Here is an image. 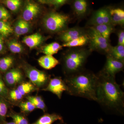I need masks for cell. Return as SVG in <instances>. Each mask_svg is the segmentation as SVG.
I'll list each match as a JSON object with an SVG mask.
<instances>
[{"instance_id":"cell-1","label":"cell","mask_w":124,"mask_h":124,"mask_svg":"<svg viewBox=\"0 0 124 124\" xmlns=\"http://www.w3.org/2000/svg\"><path fill=\"white\" fill-rule=\"evenodd\" d=\"M97 88V101L108 109L122 112L124 108V93L115 78L99 72Z\"/></svg>"},{"instance_id":"cell-2","label":"cell","mask_w":124,"mask_h":124,"mask_svg":"<svg viewBox=\"0 0 124 124\" xmlns=\"http://www.w3.org/2000/svg\"><path fill=\"white\" fill-rule=\"evenodd\" d=\"M98 80L97 75L84 69L66 77L64 81L66 85V92L70 95L96 101Z\"/></svg>"},{"instance_id":"cell-3","label":"cell","mask_w":124,"mask_h":124,"mask_svg":"<svg viewBox=\"0 0 124 124\" xmlns=\"http://www.w3.org/2000/svg\"><path fill=\"white\" fill-rule=\"evenodd\" d=\"M92 51L83 48H70L62 57L63 72L66 77L71 76L83 70L87 59Z\"/></svg>"},{"instance_id":"cell-4","label":"cell","mask_w":124,"mask_h":124,"mask_svg":"<svg viewBox=\"0 0 124 124\" xmlns=\"http://www.w3.org/2000/svg\"><path fill=\"white\" fill-rule=\"evenodd\" d=\"M70 21L68 15L51 12L43 18L42 23L46 31L51 33L60 32L68 28Z\"/></svg>"},{"instance_id":"cell-5","label":"cell","mask_w":124,"mask_h":124,"mask_svg":"<svg viewBox=\"0 0 124 124\" xmlns=\"http://www.w3.org/2000/svg\"><path fill=\"white\" fill-rule=\"evenodd\" d=\"M89 38V49L93 52H98L106 54L111 46L109 40L104 38L93 27H89L87 30Z\"/></svg>"},{"instance_id":"cell-6","label":"cell","mask_w":124,"mask_h":124,"mask_svg":"<svg viewBox=\"0 0 124 124\" xmlns=\"http://www.w3.org/2000/svg\"><path fill=\"white\" fill-rule=\"evenodd\" d=\"M27 77L35 86L41 87L48 82V76L45 72L33 67H27L25 69Z\"/></svg>"},{"instance_id":"cell-7","label":"cell","mask_w":124,"mask_h":124,"mask_svg":"<svg viewBox=\"0 0 124 124\" xmlns=\"http://www.w3.org/2000/svg\"><path fill=\"white\" fill-rule=\"evenodd\" d=\"M124 62L107 56L106 61L100 73L107 76L116 77V73L123 70Z\"/></svg>"},{"instance_id":"cell-8","label":"cell","mask_w":124,"mask_h":124,"mask_svg":"<svg viewBox=\"0 0 124 124\" xmlns=\"http://www.w3.org/2000/svg\"><path fill=\"white\" fill-rule=\"evenodd\" d=\"M88 24L91 26L100 24H111L110 9L103 8L96 10L89 20Z\"/></svg>"},{"instance_id":"cell-9","label":"cell","mask_w":124,"mask_h":124,"mask_svg":"<svg viewBox=\"0 0 124 124\" xmlns=\"http://www.w3.org/2000/svg\"><path fill=\"white\" fill-rule=\"evenodd\" d=\"M42 90L51 92L60 99L63 93L66 91L67 86L64 80L60 77H55L50 80L47 86Z\"/></svg>"},{"instance_id":"cell-10","label":"cell","mask_w":124,"mask_h":124,"mask_svg":"<svg viewBox=\"0 0 124 124\" xmlns=\"http://www.w3.org/2000/svg\"><path fill=\"white\" fill-rule=\"evenodd\" d=\"M87 33V30L84 28L79 27H74L67 28L62 32L59 38L63 43H66Z\"/></svg>"},{"instance_id":"cell-11","label":"cell","mask_w":124,"mask_h":124,"mask_svg":"<svg viewBox=\"0 0 124 124\" xmlns=\"http://www.w3.org/2000/svg\"><path fill=\"white\" fill-rule=\"evenodd\" d=\"M40 11V8L38 4L31 0L26 1L22 13L23 19L31 21L35 18Z\"/></svg>"},{"instance_id":"cell-12","label":"cell","mask_w":124,"mask_h":124,"mask_svg":"<svg viewBox=\"0 0 124 124\" xmlns=\"http://www.w3.org/2000/svg\"><path fill=\"white\" fill-rule=\"evenodd\" d=\"M23 78L22 73L17 69H13L8 71L5 76V80L6 84L11 86L21 82Z\"/></svg>"},{"instance_id":"cell-13","label":"cell","mask_w":124,"mask_h":124,"mask_svg":"<svg viewBox=\"0 0 124 124\" xmlns=\"http://www.w3.org/2000/svg\"><path fill=\"white\" fill-rule=\"evenodd\" d=\"M44 41V38L42 35L40 33H36L24 37L23 38L22 42L32 49L39 46Z\"/></svg>"},{"instance_id":"cell-14","label":"cell","mask_w":124,"mask_h":124,"mask_svg":"<svg viewBox=\"0 0 124 124\" xmlns=\"http://www.w3.org/2000/svg\"><path fill=\"white\" fill-rule=\"evenodd\" d=\"M72 7L76 16L78 18H81L86 14L88 4L86 0H74Z\"/></svg>"},{"instance_id":"cell-15","label":"cell","mask_w":124,"mask_h":124,"mask_svg":"<svg viewBox=\"0 0 124 124\" xmlns=\"http://www.w3.org/2000/svg\"><path fill=\"white\" fill-rule=\"evenodd\" d=\"M38 63L41 67L46 70H50L56 67L60 62L53 55H45L38 59Z\"/></svg>"},{"instance_id":"cell-16","label":"cell","mask_w":124,"mask_h":124,"mask_svg":"<svg viewBox=\"0 0 124 124\" xmlns=\"http://www.w3.org/2000/svg\"><path fill=\"white\" fill-rule=\"evenodd\" d=\"M111 24L116 25L124 26V10L120 8L110 9Z\"/></svg>"},{"instance_id":"cell-17","label":"cell","mask_w":124,"mask_h":124,"mask_svg":"<svg viewBox=\"0 0 124 124\" xmlns=\"http://www.w3.org/2000/svg\"><path fill=\"white\" fill-rule=\"evenodd\" d=\"M106 56L124 62V46H111Z\"/></svg>"},{"instance_id":"cell-18","label":"cell","mask_w":124,"mask_h":124,"mask_svg":"<svg viewBox=\"0 0 124 124\" xmlns=\"http://www.w3.org/2000/svg\"><path fill=\"white\" fill-rule=\"evenodd\" d=\"M89 41V38L87 33L69 42L63 43L62 46L69 48L81 47L88 44Z\"/></svg>"},{"instance_id":"cell-19","label":"cell","mask_w":124,"mask_h":124,"mask_svg":"<svg viewBox=\"0 0 124 124\" xmlns=\"http://www.w3.org/2000/svg\"><path fill=\"white\" fill-rule=\"evenodd\" d=\"M30 24L28 22L23 19H19L16 23L14 31L17 37L27 33L30 30Z\"/></svg>"},{"instance_id":"cell-20","label":"cell","mask_w":124,"mask_h":124,"mask_svg":"<svg viewBox=\"0 0 124 124\" xmlns=\"http://www.w3.org/2000/svg\"><path fill=\"white\" fill-rule=\"evenodd\" d=\"M104 38L109 40L111 33L115 30L114 26L111 24H105L92 26Z\"/></svg>"},{"instance_id":"cell-21","label":"cell","mask_w":124,"mask_h":124,"mask_svg":"<svg viewBox=\"0 0 124 124\" xmlns=\"http://www.w3.org/2000/svg\"><path fill=\"white\" fill-rule=\"evenodd\" d=\"M62 120V117L58 114H46L41 116L36 122L31 124H52L56 121Z\"/></svg>"},{"instance_id":"cell-22","label":"cell","mask_w":124,"mask_h":124,"mask_svg":"<svg viewBox=\"0 0 124 124\" xmlns=\"http://www.w3.org/2000/svg\"><path fill=\"white\" fill-rule=\"evenodd\" d=\"M62 47V45L58 42H52L44 46L42 49V52L45 55H53L57 53Z\"/></svg>"},{"instance_id":"cell-23","label":"cell","mask_w":124,"mask_h":124,"mask_svg":"<svg viewBox=\"0 0 124 124\" xmlns=\"http://www.w3.org/2000/svg\"><path fill=\"white\" fill-rule=\"evenodd\" d=\"M26 98L35 106L36 108H39L44 111L46 110V105L41 97L29 96L27 97Z\"/></svg>"},{"instance_id":"cell-24","label":"cell","mask_w":124,"mask_h":124,"mask_svg":"<svg viewBox=\"0 0 124 124\" xmlns=\"http://www.w3.org/2000/svg\"><path fill=\"white\" fill-rule=\"evenodd\" d=\"M14 59L11 56H7L0 59V70L2 72L8 71L13 66Z\"/></svg>"},{"instance_id":"cell-25","label":"cell","mask_w":124,"mask_h":124,"mask_svg":"<svg viewBox=\"0 0 124 124\" xmlns=\"http://www.w3.org/2000/svg\"><path fill=\"white\" fill-rule=\"evenodd\" d=\"M4 4L11 11L17 12L18 11L22 5V0H3Z\"/></svg>"},{"instance_id":"cell-26","label":"cell","mask_w":124,"mask_h":124,"mask_svg":"<svg viewBox=\"0 0 124 124\" xmlns=\"http://www.w3.org/2000/svg\"><path fill=\"white\" fill-rule=\"evenodd\" d=\"M35 86L29 82H26L20 84L18 86L17 89L23 95L35 91Z\"/></svg>"},{"instance_id":"cell-27","label":"cell","mask_w":124,"mask_h":124,"mask_svg":"<svg viewBox=\"0 0 124 124\" xmlns=\"http://www.w3.org/2000/svg\"><path fill=\"white\" fill-rule=\"evenodd\" d=\"M13 32V29L7 22L0 21V35L2 37H7Z\"/></svg>"},{"instance_id":"cell-28","label":"cell","mask_w":124,"mask_h":124,"mask_svg":"<svg viewBox=\"0 0 124 124\" xmlns=\"http://www.w3.org/2000/svg\"><path fill=\"white\" fill-rule=\"evenodd\" d=\"M7 44L9 49L13 53H21L24 50L22 45L16 40H10Z\"/></svg>"},{"instance_id":"cell-29","label":"cell","mask_w":124,"mask_h":124,"mask_svg":"<svg viewBox=\"0 0 124 124\" xmlns=\"http://www.w3.org/2000/svg\"><path fill=\"white\" fill-rule=\"evenodd\" d=\"M19 106L21 110L26 112H30L34 110L36 107L30 101L23 102L20 103Z\"/></svg>"},{"instance_id":"cell-30","label":"cell","mask_w":124,"mask_h":124,"mask_svg":"<svg viewBox=\"0 0 124 124\" xmlns=\"http://www.w3.org/2000/svg\"><path fill=\"white\" fill-rule=\"evenodd\" d=\"M70 0H48L46 4L53 6L57 8L67 4Z\"/></svg>"},{"instance_id":"cell-31","label":"cell","mask_w":124,"mask_h":124,"mask_svg":"<svg viewBox=\"0 0 124 124\" xmlns=\"http://www.w3.org/2000/svg\"><path fill=\"white\" fill-rule=\"evenodd\" d=\"M11 117L16 124H28L27 120L23 116L14 114L11 115Z\"/></svg>"},{"instance_id":"cell-32","label":"cell","mask_w":124,"mask_h":124,"mask_svg":"<svg viewBox=\"0 0 124 124\" xmlns=\"http://www.w3.org/2000/svg\"><path fill=\"white\" fill-rule=\"evenodd\" d=\"M8 110V105L3 98H0V117H4Z\"/></svg>"},{"instance_id":"cell-33","label":"cell","mask_w":124,"mask_h":124,"mask_svg":"<svg viewBox=\"0 0 124 124\" xmlns=\"http://www.w3.org/2000/svg\"><path fill=\"white\" fill-rule=\"evenodd\" d=\"M10 15L8 10L4 7L0 6V21L7 22Z\"/></svg>"},{"instance_id":"cell-34","label":"cell","mask_w":124,"mask_h":124,"mask_svg":"<svg viewBox=\"0 0 124 124\" xmlns=\"http://www.w3.org/2000/svg\"><path fill=\"white\" fill-rule=\"evenodd\" d=\"M9 96L10 98L14 101L20 100L23 97V95L17 89L11 90L9 93Z\"/></svg>"},{"instance_id":"cell-35","label":"cell","mask_w":124,"mask_h":124,"mask_svg":"<svg viewBox=\"0 0 124 124\" xmlns=\"http://www.w3.org/2000/svg\"><path fill=\"white\" fill-rule=\"evenodd\" d=\"M8 91L6 86L4 82L0 75V97H6L8 94Z\"/></svg>"},{"instance_id":"cell-36","label":"cell","mask_w":124,"mask_h":124,"mask_svg":"<svg viewBox=\"0 0 124 124\" xmlns=\"http://www.w3.org/2000/svg\"><path fill=\"white\" fill-rule=\"evenodd\" d=\"M118 43L117 45L124 46V30H120L118 32Z\"/></svg>"},{"instance_id":"cell-37","label":"cell","mask_w":124,"mask_h":124,"mask_svg":"<svg viewBox=\"0 0 124 124\" xmlns=\"http://www.w3.org/2000/svg\"><path fill=\"white\" fill-rule=\"evenodd\" d=\"M4 49V45L2 37L0 35V53H1Z\"/></svg>"},{"instance_id":"cell-38","label":"cell","mask_w":124,"mask_h":124,"mask_svg":"<svg viewBox=\"0 0 124 124\" xmlns=\"http://www.w3.org/2000/svg\"><path fill=\"white\" fill-rule=\"evenodd\" d=\"M48 0H38V2L42 4H46Z\"/></svg>"},{"instance_id":"cell-39","label":"cell","mask_w":124,"mask_h":124,"mask_svg":"<svg viewBox=\"0 0 124 124\" xmlns=\"http://www.w3.org/2000/svg\"><path fill=\"white\" fill-rule=\"evenodd\" d=\"M5 124H16L14 122H8V123H6Z\"/></svg>"}]
</instances>
